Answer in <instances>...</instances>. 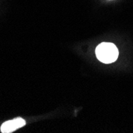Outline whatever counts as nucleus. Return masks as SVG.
<instances>
[{
    "instance_id": "nucleus-2",
    "label": "nucleus",
    "mask_w": 133,
    "mask_h": 133,
    "mask_svg": "<svg viewBox=\"0 0 133 133\" xmlns=\"http://www.w3.org/2000/svg\"><path fill=\"white\" fill-rule=\"evenodd\" d=\"M26 121L25 119H23L22 118H15L14 119L8 120L3 123L1 126V132L3 133H10V132H13L14 131L22 128L23 126H25Z\"/></svg>"
},
{
    "instance_id": "nucleus-1",
    "label": "nucleus",
    "mask_w": 133,
    "mask_h": 133,
    "mask_svg": "<svg viewBox=\"0 0 133 133\" xmlns=\"http://www.w3.org/2000/svg\"><path fill=\"white\" fill-rule=\"evenodd\" d=\"M95 52L99 61L105 64L116 62L119 56L117 47L111 42H101L96 48Z\"/></svg>"
}]
</instances>
